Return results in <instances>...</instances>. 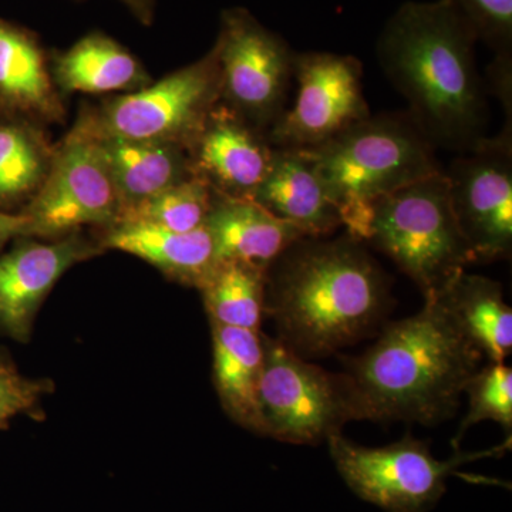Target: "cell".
<instances>
[{"mask_svg":"<svg viewBox=\"0 0 512 512\" xmlns=\"http://www.w3.org/2000/svg\"><path fill=\"white\" fill-rule=\"evenodd\" d=\"M214 382L225 412L245 429L264 434L258 390L264 367L262 335L211 322Z\"/></svg>","mask_w":512,"mask_h":512,"instance_id":"cell-20","label":"cell"},{"mask_svg":"<svg viewBox=\"0 0 512 512\" xmlns=\"http://www.w3.org/2000/svg\"><path fill=\"white\" fill-rule=\"evenodd\" d=\"M120 211L101 140L76 121L55 146L45 183L22 211L29 218L26 238H62L84 225L107 228Z\"/></svg>","mask_w":512,"mask_h":512,"instance_id":"cell-9","label":"cell"},{"mask_svg":"<svg viewBox=\"0 0 512 512\" xmlns=\"http://www.w3.org/2000/svg\"><path fill=\"white\" fill-rule=\"evenodd\" d=\"M468 412L458 427L454 447L464 434L481 421L501 424L511 436L512 429V370L504 363L480 367L468 380L466 390Z\"/></svg>","mask_w":512,"mask_h":512,"instance_id":"cell-26","label":"cell"},{"mask_svg":"<svg viewBox=\"0 0 512 512\" xmlns=\"http://www.w3.org/2000/svg\"><path fill=\"white\" fill-rule=\"evenodd\" d=\"M295 103L268 130L275 148L311 150L369 119L362 62L329 52L296 53Z\"/></svg>","mask_w":512,"mask_h":512,"instance_id":"cell-11","label":"cell"},{"mask_svg":"<svg viewBox=\"0 0 512 512\" xmlns=\"http://www.w3.org/2000/svg\"><path fill=\"white\" fill-rule=\"evenodd\" d=\"M305 151L318 168L346 234L363 244L376 201L444 170L436 148L407 111L370 116Z\"/></svg>","mask_w":512,"mask_h":512,"instance_id":"cell-4","label":"cell"},{"mask_svg":"<svg viewBox=\"0 0 512 512\" xmlns=\"http://www.w3.org/2000/svg\"><path fill=\"white\" fill-rule=\"evenodd\" d=\"M198 289L211 322L259 332L265 313L264 266L217 261Z\"/></svg>","mask_w":512,"mask_h":512,"instance_id":"cell-24","label":"cell"},{"mask_svg":"<svg viewBox=\"0 0 512 512\" xmlns=\"http://www.w3.org/2000/svg\"><path fill=\"white\" fill-rule=\"evenodd\" d=\"M29 218L25 214H10L0 210V251L5 248L10 239L26 238Z\"/></svg>","mask_w":512,"mask_h":512,"instance_id":"cell-29","label":"cell"},{"mask_svg":"<svg viewBox=\"0 0 512 512\" xmlns=\"http://www.w3.org/2000/svg\"><path fill=\"white\" fill-rule=\"evenodd\" d=\"M494 57L512 59V0H450Z\"/></svg>","mask_w":512,"mask_h":512,"instance_id":"cell-27","label":"cell"},{"mask_svg":"<svg viewBox=\"0 0 512 512\" xmlns=\"http://www.w3.org/2000/svg\"><path fill=\"white\" fill-rule=\"evenodd\" d=\"M52 76L59 92L133 93L151 83L143 64L126 47L103 33L82 37L53 59Z\"/></svg>","mask_w":512,"mask_h":512,"instance_id":"cell-19","label":"cell"},{"mask_svg":"<svg viewBox=\"0 0 512 512\" xmlns=\"http://www.w3.org/2000/svg\"><path fill=\"white\" fill-rule=\"evenodd\" d=\"M101 146L121 210L194 177L190 156L183 147L119 138L101 140Z\"/></svg>","mask_w":512,"mask_h":512,"instance_id":"cell-22","label":"cell"},{"mask_svg":"<svg viewBox=\"0 0 512 512\" xmlns=\"http://www.w3.org/2000/svg\"><path fill=\"white\" fill-rule=\"evenodd\" d=\"M254 201L305 237H328L342 227L318 168L305 150L275 148L271 167Z\"/></svg>","mask_w":512,"mask_h":512,"instance_id":"cell-16","label":"cell"},{"mask_svg":"<svg viewBox=\"0 0 512 512\" xmlns=\"http://www.w3.org/2000/svg\"><path fill=\"white\" fill-rule=\"evenodd\" d=\"M221 101L217 47L197 62L137 92L120 94L80 113V123L101 140L151 141L188 151L208 114Z\"/></svg>","mask_w":512,"mask_h":512,"instance_id":"cell-6","label":"cell"},{"mask_svg":"<svg viewBox=\"0 0 512 512\" xmlns=\"http://www.w3.org/2000/svg\"><path fill=\"white\" fill-rule=\"evenodd\" d=\"M100 251L76 231L52 242L22 241L0 255V329L26 342L36 312L64 272Z\"/></svg>","mask_w":512,"mask_h":512,"instance_id":"cell-14","label":"cell"},{"mask_svg":"<svg viewBox=\"0 0 512 512\" xmlns=\"http://www.w3.org/2000/svg\"><path fill=\"white\" fill-rule=\"evenodd\" d=\"M326 441L336 470L350 490L387 512L429 511L446 493L447 478L458 467L501 450L457 453L450 460H439L429 444L412 436L379 448L357 446L342 434Z\"/></svg>","mask_w":512,"mask_h":512,"instance_id":"cell-7","label":"cell"},{"mask_svg":"<svg viewBox=\"0 0 512 512\" xmlns=\"http://www.w3.org/2000/svg\"><path fill=\"white\" fill-rule=\"evenodd\" d=\"M0 111L9 119L62 123L66 110L39 40L0 19Z\"/></svg>","mask_w":512,"mask_h":512,"instance_id":"cell-15","label":"cell"},{"mask_svg":"<svg viewBox=\"0 0 512 512\" xmlns=\"http://www.w3.org/2000/svg\"><path fill=\"white\" fill-rule=\"evenodd\" d=\"M365 244L389 256L424 299L439 295L474 264L454 217L444 170L376 201Z\"/></svg>","mask_w":512,"mask_h":512,"instance_id":"cell-5","label":"cell"},{"mask_svg":"<svg viewBox=\"0 0 512 512\" xmlns=\"http://www.w3.org/2000/svg\"><path fill=\"white\" fill-rule=\"evenodd\" d=\"M55 146L40 126L19 119L0 121V210L26 207L45 183Z\"/></svg>","mask_w":512,"mask_h":512,"instance_id":"cell-23","label":"cell"},{"mask_svg":"<svg viewBox=\"0 0 512 512\" xmlns=\"http://www.w3.org/2000/svg\"><path fill=\"white\" fill-rule=\"evenodd\" d=\"M451 207L474 262L510 258L512 134L485 137L444 170Z\"/></svg>","mask_w":512,"mask_h":512,"instance_id":"cell-12","label":"cell"},{"mask_svg":"<svg viewBox=\"0 0 512 512\" xmlns=\"http://www.w3.org/2000/svg\"><path fill=\"white\" fill-rule=\"evenodd\" d=\"M328 237L298 239L266 269L265 312L303 359L365 338L392 305L389 278L365 244Z\"/></svg>","mask_w":512,"mask_h":512,"instance_id":"cell-2","label":"cell"},{"mask_svg":"<svg viewBox=\"0 0 512 512\" xmlns=\"http://www.w3.org/2000/svg\"><path fill=\"white\" fill-rule=\"evenodd\" d=\"M275 147L268 133L220 101L188 148L192 173L222 197L254 200Z\"/></svg>","mask_w":512,"mask_h":512,"instance_id":"cell-13","label":"cell"},{"mask_svg":"<svg viewBox=\"0 0 512 512\" xmlns=\"http://www.w3.org/2000/svg\"><path fill=\"white\" fill-rule=\"evenodd\" d=\"M214 195L210 185L194 175L154 197L123 208L116 222L148 225L174 232L195 231L205 227Z\"/></svg>","mask_w":512,"mask_h":512,"instance_id":"cell-25","label":"cell"},{"mask_svg":"<svg viewBox=\"0 0 512 512\" xmlns=\"http://www.w3.org/2000/svg\"><path fill=\"white\" fill-rule=\"evenodd\" d=\"M49 387L47 382L20 375L12 363L0 359V430L5 429L13 417L35 412Z\"/></svg>","mask_w":512,"mask_h":512,"instance_id":"cell-28","label":"cell"},{"mask_svg":"<svg viewBox=\"0 0 512 512\" xmlns=\"http://www.w3.org/2000/svg\"><path fill=\"white\" fill-rule=\"evenodd\" d=\"M264 367L258 402L264 436L315 444L352 421L342 376L306 362L279 339L262 336Z\"/></svg>","mask_w":512,"mask_h":512,"instance_id":"cell-8","label":"cell"},{"mask_svg":"<svg viewBox=\"0 0 512 512\" xmlns=\"http://www.w3.org/2000/svg\"><path fill=\"white\" fill-rule=\"evenodd\" d=\"M101 249L137 256L180 284L200 288L214 268L215 252L207 228L174 232L148 225L116 222L107 227Z\"/></svg>","mask_w":512,"mask_h":512,"instance_id":"cell-18","label":"cell"},{"mask_svg":"<svg viewBox=\"0 0 512 512\" xmlns=\"http://www.w3.org/2000/svg\"><path fill=\"white\" fill-rule=\"evenodd\" d=\"M468 342L490 363H504L512 349V311L493 279L461 272L439 293Z\"/></svg>","mask_w":512,"mask_h":512,"instance_id":"cell-21","label":"cell"},{"mask_svg":"<svg viewBox=\"0 0 512 512\" xmlns=\"http://www.w3.org/2000/svg\"><path fill=\"white\" fill-rule=\"evenodd\" d=\"M477 43L450 0L403 3L377 40L380 69L436 150L463 154L488 137L490 104Z\"/></svg>","mask_w":512,"mask_h":512,"instance_id":"cell-1","label":"cell"},{"mask_svg":"<svg viewBox=\"0 0 512 512\" xmlns=\"http://www.w3.org/2000/svg\"><path fill=\"white\" fill-rule=\"evenodd\" d=\"M205 228L217 261H242L268 266L305 235L279 220L254 200L215 194Z\"/></svg>","mask_w":512,"mask_h":512,"instance_id":"cell-17","label":"cell"},{"mask_svg":"<svg viewBox=\"0 0 512 512\" xmlns=\"http://www.w3.org/2000/svg\"><path fill=\"white\" fill-rule=\"evenodd\" d=\"M481 359L440 296H431L416 315L384 326L362 356L345 360L352 421L440 423L456 413Z\"/></svg>","mask_w":512,"mask_h":512,"instance_id":"cell-3","label":"cell"},{"mask_svg":"<svg viewBox=\"0 0 512 512\" xmlns=\"http://www.w3.org/2000/svg\"><path fill=\"white\" fill-rule=\"evenodd\" d=\"M144 25H151L157 0H120Z\"/></svg>","mask_w":512,"mask_h":512,"instance_id":"cell-30","label":"cell"},{"mask_svg":"<svg viewBox=\"0 0 512 512\" xmlns=\"http://www.w3.org/2000/svg\"><path fill=\"white\" fill-rule=\"evenodd\" d=\"M215 47L221 101L268 133L286 110L296 52L244 8L222 12Z\"/></svg>","mask_w":512,"mask_h":512,"instance_id":"cell-10","label":"cell"}]
</instances>
